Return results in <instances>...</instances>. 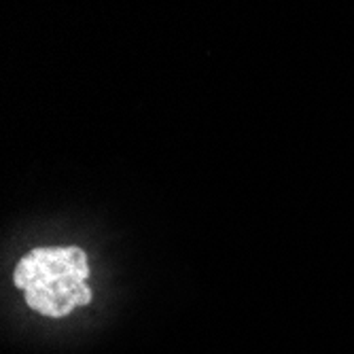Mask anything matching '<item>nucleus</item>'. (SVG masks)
I'll list each match as a JSON object with an SVG mask.
<instances>
[{"label":"nucleus","mask_w":354,"mask_h":354,"mask_svg":"<svg viewBox=\"0 0 354 354\" xmlns=\"http://www.w3.org/2000/svg\"><path fill=\"white\" fill-rule=\"evenodd\" d=\"M89 272L87 254L81 246H39L17 261L13 284L24 293L30 310L47 318H64L91 304Z\"/></svg>","instance_id":"obj_1"}]
</instances>
